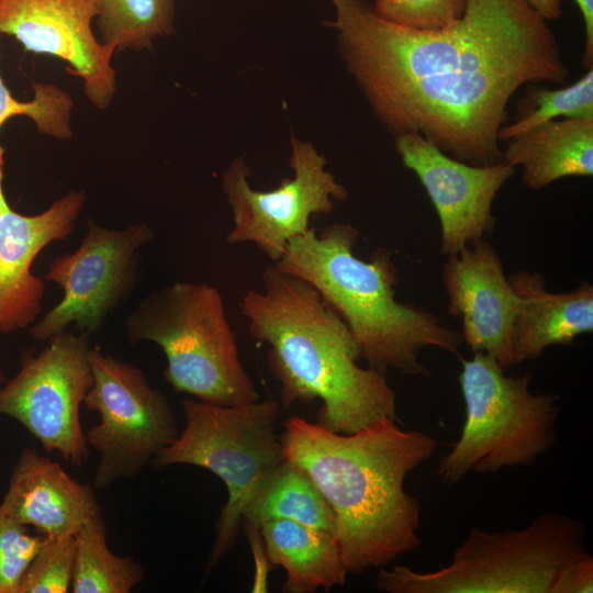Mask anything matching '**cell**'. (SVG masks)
<instances>
[{
    "label": "cell",
    "instance_id": "cell-14",
    "mask_svg": "<svg viewBox=\"0 0 593 593\" xmlns=\"http://www.w3.org/2000/svg\"><path fill=\"white\" fill-rule=\"evenodd\" d=\"M94 18V0H0V34L66 63L88 100L105 110L116 92V71L113 53L93 33Z\"/></svg>",
    "mask_w": 593,
    "mask_h": 593
},
{
    "label": "cell",
    "instance_id": "cell-22",
    "mask_svg": "<svg viewBox=\"0 0 593 593\" xmlns=\"http://www.w3.org/2000/svg\"><path fill=\"white\" fill-rule=\"evenodd\" d=\"M76 556L70 591L74 593H130L144 580L145 570L130 556H119L107 544L101 514L76 533Z\"/></svg>",
    "mask_w": 593,
    "mask_h": 593
},
{
    "label": "cell",
    "instance_id": "cell-30",
    "mask_svg": "<svg viewBox=\"0 0 593 593\" xmlns=\"http://www.w3.org/2000/svg\"><path fill=\"white\" fill-rule=\"evenodd\" d=\"M245 532L247 539L253 552L254 559V583L251 591L253 592H267L268 589V573L273 567L270 562L265 542L259 529L258 524L244 522Z\"/></svg>",
    "mask_w": 593,
    "mask_h": 593
},
{
    "label": "cell",
    "instance_id": "cell-29",
    "mask_svg": "<svg viewBox=\"0 0 593 593\" xmlns=\"http://www.w3.org/2000/svg\"><path fill=\"white\" fill-rule=\"evenodd\" d=\"M593 592V557L583 552L570 560L561 570L552 593Z\"/></svg>",
    "mask_w": 593,
    "mask_h": 593
},
{
    "label": "cell",
    "instance_id": "cell-18",
    "mask_svg": "<svg viewBox=\"0 0 593 593\" xmlns=\"http://www.w3.org/2000/svg\"><path fill=\"white\" fill-rule=\"evenodd\" d=\"M508 281L518 298L512 329L513 363L537 360L545 349L571 345L593 331V286L582 281L574 290H547L539 272L517 270Z\"/></svg>",
    "mask_w": 593,
    "mask_h": 593
},
{
    "label": "cell",
    "instance_id": "cell-23",
    "mask_svg": "<svg viewBox=\"0 0 593 593\" xmlns=\"http://www.w3.org/2000/svg\"><path fill=\"white\" fill-rule=\"evenodd\" d=\"M101 43L115 52L150 49L175 31L176 0H94Z\"/></svg>",
    "mask_w": 593,
    "mask_h": 593
},
{
    "label": "cell",
    "instance_id": "cell-19",
    "mask_svg": "<svg viewBox=\"0 0 593 593\" xmlns=\"http://www.w3.org/2000/svg\"><path fill=\"white\" fill-rule=\"evenodd\" d=\"M503 159L521 166L523 184L542 189L566 177L593 175V118H563L508 139Z\"/></svg>",
    "mask_w": 593,
    "mask_h": 593
},
{
    "label": "cell",
    "instance_id": "cell-33",
    "mask_svg": "<svg viewBox=\"0 0 593 593\" xmlns=\"http://www.w3.org/2000/svg\"><path fill=\"white\" fill-rule=\"evenodd\" d=\"M7 381V378H5V374L0 366V388L2 387V384Z\"/></svg>",
    "mask_w": 593,
    "mask_h": 593
},
{
    "label": "cell",
    "instance_id": "cell-27",
    "mask_svg": "<svg viewBox=\"0 0 593 593\" xmlns=\"http://www.w3.org/2000/svg\"><path fill=\"white\" fill-rule=\"evenodd\" d=\"M47 537L0 510V593H19L22 577Z\"/></svg>",
    "mask_w": 593,
    "mask_h": 593
},
{
    "label": "cell",
    "instance_id": "cell-26",
    "mask_svg": "<svg viewBox=\"0 0 593 593\" xmlns=\"http://www.w3.org/2000/svg\"><path fill=\"white\" fill-rule=\"evenodd\" d=\"M75 556V535L46 538L25 570L19 593L69 592Z\"/></svg>",
    "mask_w": 593,
    "mask_h": 593
},
{
    "label": "cell",
    "instance_id": "cell-7",
    "mask_svg": "<svg viewBox=\"0 0 593 593\" xmlns=\"http://www.w3.org/2000/svg\"><path fill=\"white\" fill-rule=\"evenodd\" d=\"M461 365L465 423L437 463L443 483L458 484L470 472L496 474L503 468L530 466L551 449L560 412L557 394L532 392L530 373L507 376L484 353L461 359Z\"/></svg>",
    "mask_w": 593,
    "mask_h": 593
},
{
    "label": "cell",
    "instance_id": "cell-13",
    "mask_svg": "<svg viewBox=\"0 0 593 593\" xmlns=\"http://www.w3.org/2000/svg\"><path fill=\"white\" fill-rule=\"evenodd\" d=\"M403 165L426 190L439 220L440 250L455 255L493 230V201L515 168L504 159L488 166L459 161L417 133L394 136Z\"/></svg>",
    "mask_w": 593,
    "mask_h": 593
},
{
    "label": "cell",
    "instance_id": "cell-10",
    "mask_svg": "<svg viewBox=\"0 0 593 593\" xmlns=\"http://www.w3.org/2000/svg\"><path fill=\"white\" fill-rule=\"evenodd\" d=\"M91 349L89 334L66 329L40 354H27L0 388V415L18 421L45 451L77 467L89 456L79 413L93 384Z\"/></svg>",
    "mask_w": 593,
    "mask_h": 593
},
{
    "label": "cell",
    "instance_id": "cell-17",
    "mask_svg": "<svg viewBox=\"0 0 593 593\" xmlns=\"http://www.w3.org/2000/svg\"><path fill=\"white\" fill-rule=\"evenodd\" d=\"M0 510L47 538L76 535L89 518L101 514L91 485L30 447L13 467Z\"/></svg>",
    "mask_w": 593,
    "mask_h": 593
},
{
    "label": "cell",
    "instance_id": "cell-4",
    "mask_svg": "<svg viewBox=\"0 0 593 593\" xmlns=\"http://www.w3.org/2000/svg\"><path fill=\"white\" fill-rule=\"evenodd\" d=\"M357 240L358 231L347 223H334L320 235L310 228L289 242L275 265L318 291L348 327L369 368L429 377L421 351L436 347L458 355L461 332L423 307L399 302L391 253L381 248L362 260L354 253Z\"/></svg>",
    "mask_w": 593,
    "mask_h": 593
},
{
    "label": "cell",
    "instance_id": "cell-31",
    "mask_svg": "<svg viewBox=\"0 0 593 593\" xmlns=\"http://www.w3.org/2000/svg\"><path fill=\"white\" fill-rule=\"evenodd\" d=\"M578 5L585 27V44L582 57L583 65L593 68V0H573Z\"/></svg>",
    "mask_w": 593,
    "mask_h": 593
},
{
    "label": "cell",
    "instance_id": "cell-12",
    "mask_svg": "<svg viewBox=\"0 0 593 593\" xmlns=\"http://www.w3.org/2000/svg\"><path fill=\"white\" fill-rule=\"evenodd\" d=\"M293 177L270 191L250 187L244 157L235 158L222 177L233 213L228 244L254 243L270 260L283 256L289 242L307 232L313 214L333 212L334 200H345L347 189L326 170V158L310 142L291 137Z\"/></svg>",
    "mask_w": 593,
    "mask_h": 593
},
{
    "label": "cell",
    "instance_id": "cell-9",
    "mask_svg": "<svg viewBox=\"0 0 593 593\" xmlns=\"http://www.w3.org/2000/svg\"><path fill=\"white\" fill-rule=\"evenodd\" d=\"M93 384L83 401L99 415L86 440L99 457L93 486L137 475L178 436L168 399L137 367L92 347Z\"/></svg>",
    "mask_w": 593,
    "mask_h": 593
},
{
    "label": "cell",
    "instance_id": "cell-8",
    "mask_svg": "<svg viewBox=\"0 0 593 593\" xmlns=\"http://www.w3.org/2000/svg\"><path fill=\"white\" fill-rule=\"evenodd\" d=\"M184 427L153 460L157 468L191 465L222 480L227 499L216 523L209 569L233 548L247 506L286 460L276 430L279 403L275 400L217 405L183 399Z\"/></svg>",
    "mask_w": 593,
    "mask_h": 593
},
{
    "label": "cell",
    "instance_id": "cell-11",
    "mask_svg": "<svg viewBox=\"0 0 593 593\" xmlns=\"http://www.w3.org/2000/svg\"><path fill=\"white\" fill-rule=\"evenodd\" d=\"M87 226L79 246L48 266L45 279L58 284L63 296L30 326L29 333L37 342H48L71 324L89 335L101 328L110 312L133 291L139 251L155 238L145 222L118 230L89 219Z\"/></svg>",
    "mask_w": 593,
    "mask_h": 593
},
{
    "label": "cell",
    "instance_id": "cell-5",
    "mask_svg": "<svg viewBox=\"0 0 593 593\" xmlns=\"http://www.w3.org/2000/svg\"><path fill=\"white\" fill-rule=\"evenodd\" d=\"M124 328L130 344L161 348L164 377L176 392L226 406L259 400L216 288L177 281L154 290L126 316Z\"/></svg>",
    "mask_w": 593,
    "mask_h": 593
},
{
    "label": "cell",
    "instance_id": "cell-16",
    "mask_svg": "<svg viewBox=\"0 0 593 593\" xmlns=\"http://www.w3.org/2000/svg\"><path fill=\"white\" fill-rule=\"evenodd\" d=\"M443 283L448 311L461 322L463 342L504 369L513 366L512 329L518 298L492 244L484 238L447 256Z\"/></svg>",
    "mask_w": 593,
    "mask_h": 593
},
{
    "label": "cell",
    "instance_id": "cell-2",
    "mask_svg": "<svg viewBox=\"0 0 593 593\" xmlns=\"http://www.w3.org/2000/svg\"><path fill=\"white\" fill-rule=\"evenodd\" d=\"M288 460L301 468L329 504L348 573L382 568L418 546V500L407 474L432 458L437 438L383 418L339 434L292 416L280 434Z\"/></svg>",
    "mask_w": 593,
    "mask_h": 593
},
{
    "label": "cell",
    "instance_id": "cell-32",
    "mask_svg": "<svg viewBox=\"0 0 593 593\" xmlns=\"http://www.w3.org/2000/svg\"><path fill=\"white\" fill-rule=\"evenodd\" d=\"M529 8L541 19L555 20L561 16V0H525Z\"/></svg>",
    "mask_w": 593,
    "mask_h": 593
},
{
    "label": "cell",
    "instance_id": "cell-1",
    "mask_svg": "<svg viewBox=\"0 0 593 593\" xmlns=\"http://www.w3.org/2000/svg\"><path fill=\"white\" fill-rule=\"evenodd\" d=\"M332 2L327 24L378 121L469 165L503 160L499 133L522 86L569 75L553 32L525 0H466L457 21L430 31L391 23L366 0Z\"/></svg>",
    "mask_w": 593,
    "mask_h": 593
},
{
    "label": "cell",
    "instance_id": "cell-15",
    "mask_svg": "<svg viewBox=\"0 0 593 593\" xmlns=\"http://www.w3.org/2000/svg\"><path fill=\"white\" fill-rule=\"evenodd\" d=\"M3 155L0 146V332L12 333L38 320L45 282L32 265L46 246L76 230L87 197L85 190H71L38 214L19 213L5 197Z\"/></svg>",
    "mask_w": 593,
    "mask_h": 593
},
{
    "label": "cell",
    "instance_id": "cell-21",
    "mask_svg": "<svg viewBox=\"0 0 593 593\" xmlns=\"http://www.w3.org/2000/svg\"><path fill=\"white\" fill-rule=\"evenodd\" d=\"M288 519L335 535V518L312 479L286 460L273 471L247 506L243 523Z\"/></svg>",
    "mask_w": 593,
    "mask_h": 593
},
{
    "label": "cell",
    "instance_id": "cell-20",
    "mask_svg": "<svg viewBox=\"0 0 593 593\" xmlns=\"http://www.w3.org/2000/svg\"><path fill=\"white\" fill-rule=\"evenodd\" d=\"M258 525L270 562L286 571L282 592H328L345 584L348 572L334 534L288 519H267Z\"/></svg>",
    "mask_w": 593,
    "mask_h": 593
},
{
    "label": "cell",
    "instance_id": "cell-3",
    "mask_svg": "<svg viewBox=\"0 0 593 593\" xmlns=\"http://www.w3.org/2000/svg\"><path fill=\"white\" fill-rule=\"evenodd\" d=\"M262 283L261 291L243 295L239 309L250 335L269 347L282 406L320 400L316 423L339 434L396 419V394L385 374L358 365L357 342L318 291L276 265L265 269Z\"/></svg>",
    "mask_w": 593,
    "mask_h": 593
},
{
    "label": "cell",
    "instance_id": "cell-25",
    "mask_svg": "<svg viewBox=\"0 0 593 593\" xmlns=\"http://www.w3.org/2000/svg\"><path fill=\"white\" fill-rule=\"evenodd\" d=\"M32 88L33 99L18 100L0 75V130L9 120L23 115L32 120L43 135L60 141L71 138L74 101L70 94L54 83L34 82Z\"/></svg>",
    "mask_w": 593,
    "mask_h": 593
},
{
    "label": "cell",
    "instance_id": "cell-28",
    "mask_svg": "<svg viewBox=\"0 0 593 593\" xmlns=\"http://www.w3.org/2000/svg\"><path fill=\"white\" fill-rule=\"evenodd\" d=\"M372 8L391 23L430 31L457 21L465 11L466 0H374Z\"/></svg>",
    "mask_w": 593,
    "mask_h": 593
},
{
    "label": "cell",
    "instance_id": "cell-6",
    "mask_svg": "<svg viewBox=\"0 0 593 593\" xmlns=\"http://www.w3.org/2000/svg\"><path fill=\"white\" fill-rule=\"evenodd\" d=\"M584 524L546 512L519 529L489 533L472 527L450 563L418 572L380 569L376 588L388 593H552L564 566L588 551Z\"/></svg>",
    "mask_w": 593,
    "mask_h": 593
},
{
    "label": "cell",
    "instance_id": "cell-24",
    "mask_svg": "<svg viewBox=\"0 0 593 593\" xmlns=\"http://www.w3.org/2000/svg\"><path fill=\"white\" fill-rule=\"evenodd\" d=\"M527 100L530 108L515 122L500 130V142L559 118H593V68L563 88H535Z\"/></svg>",
    "mask_w": 593,
    "mask_h": 593
}]
</instances>
